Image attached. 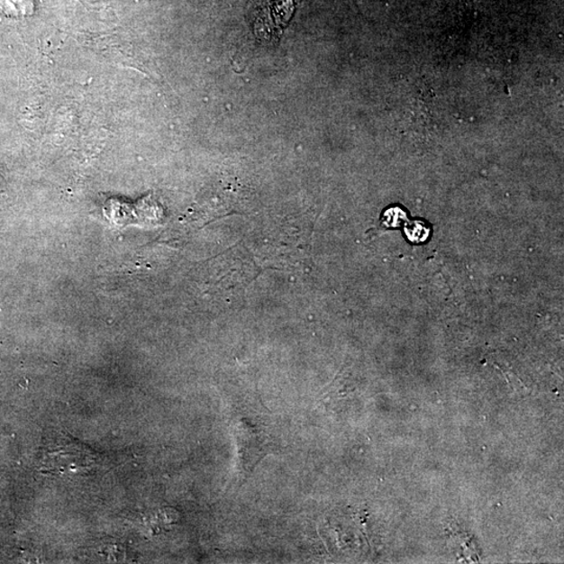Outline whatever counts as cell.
Masks as SVG:
<instances>
[{
  "label": "cell",
  "mask_w": 564,
  "mask_h": 564,
  "mask_svg": "<svg viewBox=\"0 0 564 564\" xmlns=\"http://www.w3.org/2000/svg\"><path fill=\"white\" fill-rule=\"evenodd\" d=\"M405 235L413 242H422L429 238L430 229L423 222H412L405 228Z\"/></svg>",
  "instance_id": "6da1fadb"
},
{
  "label": "cell",
  "mask_w": 564,
  "mask_h": 564,
  "mask_svg": "<svg viewBox=\"0 0 564 564\" xmlns=\"http://www.w3.org/2000/svg\"><path fill=\"white\" fill-rule=\"evenodd\" d=\"M406 220V215L403 209L398 207H393L386 211L383 215V222L386 226L388 227H398L400 224Z\"/></svg>",
  "instance_id": "7a4b0ae2"
}]
</instances>
